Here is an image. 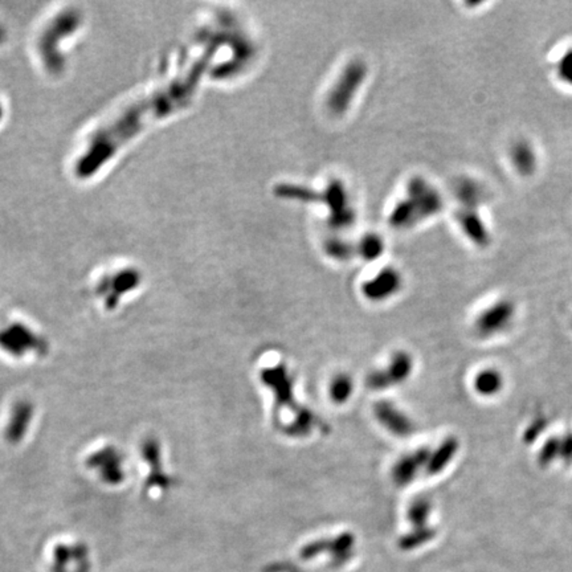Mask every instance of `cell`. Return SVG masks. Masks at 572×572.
<instances>
[{
	"label": "cell",
	"mask_w": 572,
	"mask_h": 572,
	"mask_svg": "<svg viewBox=\"0 0 572 572\" xmlns=\"http://www.w3.org/2000/svg\"><path fill=\"white\" fill-rule=\"evenodd\" d=\"M34 404L25 400L16 402V404L10 409L7 424H6V438L12 444L19 443L27 435L31 423L34 421Z\"/></svg>",
	"instance_id": "obj_11"
},
{
	"label": "cell",
	"mask_w": 572,
	"mask_h": 572,
	"mask_svg": "<svg viewBox=\"0 0 572 572\" xmlns=\"http://www.w3.org/2000/svg\"><path fill=\"white\" fill-rule=\"evenodd\" d=\"M516 315V305L509 300H500L480 313L476 319V331L481 338L493 337L506 330Z\"/></svg>",
	"instance_id": "obj_6"
},
{
	"label": "cell",
	"mask_w": 572,
	"mask_h": 572,
	"mask_svg": "<svg viewBox=\"0 0 572 572\" xmlns=\"http://www.w3.org/2000/svg\"><path fill=\"white\" fill-rule=\"evenodd\" d=\"M400 288V277L395 272H386L378 280L372 281L366 286V294L371 300H384L398 292Z\"/></svg>",
	"instance_id": "obj_15"
},
{
	"label": "cell",
	"mask_w": 572,
	"mask_h": 572,
	"mask_svg": "<svg viewBox=\"0 0 572 572\" xmlns=\"http://www.w3.org/2000/svg\"><path fill=\"white\" fill-rule=\"evenodd\" d=\"M44 336L34 327L11 321L0 325V352L12 360L39 358L46 352Z\"/></svg>",
	"instance_id": "obj_4"
},
{
	"label": "cell",
	"mask_w": 572,
	"mask_h": 572,
	"mask_svg": "<svg viewBox=\"0 0 572 572\" xmlns=\"http://www.w3.org/2000/svg\"><path fill=\"white\" fill-rule=\"evenodd\" d=\"M374 411L381 426L387 428L395 436L409 438L414 433L415 426L412 420L393 403L386 400L379 402L375 405Z\"/></svg>",
	"instance_id": "obj_8"
},
{
	"label": "cell",
	"mask_w": 572,
	"mask_h": 572,
	"mask_svg": "<svg viewBox=\"0 0 572 572\" xmlns=\"http://www.w3.org/2000/svg\"><path fill=\"white\" fill-rule=\"evenodd\" d=\"M444 208L441 192L429 182L417 178L408 187V196L393 213V223L399 227H412L421 220L436 216Z\"/></svg>",
	"instance_id": "obj_3"
},
{
	"label": "cell",
	"mask_w": 572,
	"mask_h": 572,
	"mask_svg": "<svg viewBox=\"0 0 572 572\" xmlns=\"http://www.w3.org/2000/svg\"><path fill=\"white\" fill-rule=\"evenodd\" d=\"M414 370V360L405 351L396 352L386 370L371 372L366 384L371 390H384L391 386H398L407 381Z\"/></svg>",
	"instance_id": "obj_7"
},
{
	"label": "cell",
	"mask_w": 572,
	"mask_h": 572,
	"mask_svg": "<svg viewBox=\"0 0 572 572\" xmlns=\"http://www.w3.org/2000/svg\"><path fill=\"white\" fill-rule=\"evenodd\" d=\"M261 381L274 393L277 408L293 407V379L284 366L262 370Z\"/></svg>",
	"instance_id": "obj_9"
},
{
	"label": "cell",
	"mask_w": 572,
	"mask_h": 572,
	"mask_svg": "<svg viewBox=\"0 0 572 572\" xmlns=\"http://www.w3.org/2000/svg\"><path fill=\"white\" fill-rule=\"evenodd\" d=\"M457 450H459L457 438H448L447 440H444L440 444V447L433 453H431L426 466V473L438 474L440 471H444L455 459Z\"/></svg>",
	"instance_id": "obj_14"
},
{
	"label": "cell",
	"mask_w": 572,
	"mask_h": 572,
	"mask_svg": "<svg viewBox=\"0 0 572 572\" xmlns=\"http://www.w3.org/2000/svg\"><path fill=\"white\" fill-rule=\"evenodd\" d=\"M352 390H354L352 379L348 375H345V374H341L331 381L330 396H331L334 403H346L348 399L351 398Z\"/></svg>",
	"instance_id": "obj_17"
},
{
	"label": "cell",
	"mask_w": 572,
	"mask_h": 572,
	"mask_svg": "<svg viewBox=\"0 0 572 572\" xmlns=\"http://www.w3.org/2000/svg\"><path fill=\"white\" fill-rule=\"evenodd\" d=\"M473 387L478 395L490 398V396L500 393V391L502 390L504 378H502L501 372H498L494 369H486V370L480 371L474 376Z\"/></svg>",
	"instance_id": "obj_16"
},
{
	"label": "cell",
	"mask_w": 572,
	"mask_h": 572,
	"mask_svg": "<svg viewBox=\"0 0 572 572\" xmlns=\"http://www.w3.org/2000/svg\"><path fill=\"white\" fill-rule=\"evenodd\" d=\"M431 452L429 449L421 448L414 453L405 455L395 464L393 469V483L399 486H405L412 483L420 469L426 466Z\"/></svg>",
	"instance_id": "obj_12"
},
{
	"label": "cell",
	"mask_w": 572,
	"mask_h": 572,
	"mask_svg": "<svg viewBox=\"0 0 572 572\" xmlns=\"http://www.w3.org/2000/svg\"><path fill=\"white\" fill-rule=\"evenodd\" d=\"M431 513V504L426 500H417L415 501L411 507H409V519L415 523V525H424L426 523V518Z\"/></svg>",
	"instance_id": "obj_20"
},
{
	"label": "cell",
	"mask_w": 572,
	"mask_h": 572,
	"mask_svg": "<svg viewBox=\"0 0 572 572\" xmlns=\"http://www.w3.org/2000/svg\"><path fill=\"white\" fill-rule=\"evenodd\" d=\"M456 223L461 234L474 247L488 248L492 244V232L483 217V207L486 191L478 180L464 177L455 184Z\"/></svg>",
	"instance_id": "obj_2"
},
{
	"label": "cell",
	"mask_w": 572,
	"mask_h": 572,
	"mask_svg": "<svg viewBox=\"0 0 572 572\" xmlns=\"http://www.w3.org/2000/svg\"><path fill=\"white\" fill-rule=\"evenodd\" d=\"M559 459L563 460H572V435L568 433L564 438H561V456Z\"/></svg>",
	"instance_id": "obj_21"
},
{
	"label": "cell",
	"mask_w": 572,
	"mask_h": 572,
	"mask_svg": "<svg viewBox=\"0 0 572 572\" xmlns=\"http://www.w3.org/2000/svg\"><path fill=\"white\" fill-rule=\"evenodd\" d=\"M561 456V438H550L539 453V464L542 466L549 465Z\"/></svg>",
	"instance_id": "obj_19"
},
{
	"label": "cell",
	"mask_w": 572,
	"mask_h": 572,
	"mask_svg": "<svg viewBox=\"0 0 572 572\" xmlns=\"http://www.w3.org/2000/svg\"><path fill=\"white\" fill-rule=\"evenodd\" d=\"M555 76L563 85L572 88V46L564 49L555 61Z\"/></svg>",
	"instance_id": "obj_18"
},
{
	"label": "cell",
	"mask_w": 572,
	"mask_h": 572,
	"mask_svg": "<svg viewBox=\"0 0 572 572\" xmlns=\"http://www.w3.org/2000/svg\"><path fill=\"white\" fill-rule=\"evenodd\" d=\"M142 445H144L142 447L144 459L146 461L147 465L151 468L145 488L147 490L169 489V486H171V478H169V476L163 471V468H162V457H160L162 455H160V447H159L157 440L147 438Z\"/></svg>",
	"instance_id": "obj_10"
},
{
	"label": "cell",
	"mask_w": 572,
	"mask_h": 572,
	"mask_svg": "<svg viewBox=\"0 0 572 572\" xmlns=\"http://www.w3.org/2000/svg\"><path fill=\"white\" fill-rule=\"evenodd\" d=\"M509 158L513 169L521 177H531L538 170L537 150L526 139H518L511 145L509 150Z\"/></svg>",
	"instance_id": "obj_13"
},
{
	"label": "cell",
	"mask_w": 572,
	"mask_h": 572,
	"mask_svg": "<svg viewBox=\"0 0 572 572\" xmlns=\"http://www.w3.org/2000/svg\"><path fill=\"white\" fill-rule=\"evenodd\" d=\"M85 465L100 483L108 486L120 485L126 478L124 457L118 448L110 444L93 449L85 460Z\"/></svg>",
	"instance_id": "obj_5"
},
{
	"label": "cell",
	"mask_w": 572,
	"mask_h": 572,
	"mask_svg": "<svg viewBox=\"0 0 572 572\" xmlns=\"http://www.w3.org/2000/svg\"><path fill=\"white\" fill-rule=\"evenodd\" d=\"M210 48L186 72L141 101L133 103L110 124L93 135L87 150L76 163V174L80 178H90L112 159L135 135L148 125L179 112L187 106L199 89V84L215 53Z\"/></svg>",
	"instance_id": "obj_1"
}]
</instances>
